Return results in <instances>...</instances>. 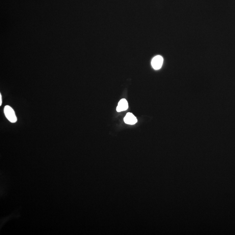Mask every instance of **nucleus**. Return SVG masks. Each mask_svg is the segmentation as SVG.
Segmentation results:
<instances>
[{
  "label": "nucleus",
  "instance_id": "obj_1",
  "mask_svg": "<svg viewBox=\"0 0 235 235\" xmlns=\"http://www.w3.org/2000/svg\"><path fill=\"white\" fill-rule=\"evenodd\" d=\"M4 113L7 119L12 123H15L17 121L14 110L10 106H6L4 109Z\"/></svg>",
  "mask_w": 235,
  "mask_h": 235
},
{
  "label": "nucleus",
  "instance_id": "obj_2",
  "mask_svg": "<svg viewBox=\"0 0 235 235\" xmlns=\"http://www.w3.org/2000/svg\"><path fill=\"white\" fill-rule=\"evenodd\" d=\"M163 59L160 56H156L152 61L151 64L152 67L155 70L160 69L163 65Z\"/></svg>",
  "mask_w": 235,
  "mask_h": 235
},
{
  "label": "nucleus",
  "instance_id": "obj_3",
  "mask_svg": "<svg viewBox=\"0 0 235 235\" xmlns=\"http://www.w3.org/2000/svg\"><path fill=\"white\" fill-rule=\"evenodd\" d=\"M124 121L127 124L131 125H135L138 121L135 115L130 112L127 113L125 117L124 118Z\"/></svg>",
  "mask_w": 235,
  "mask_h": 235
},
{
  "label": "nucleus",
  "instance_id": "obj_4",
  "mask_svg": "<svg viewBox=\"0 0 235 235\" xmlns=\"http://www.w3.org/2000/svg\"><path fill=\"white\" fill-rule=\"evenodd\" d=\"M129 108L128 103L126 100L123 98L121 100L118 102L116 110L117 112H122V111H126Z\"/></svg>",
  "mask_w": 235,
  "mask_h": 235
},
{
  "label": "nucleus",
  "instance_id": "obj_5",
  "mask_svg": "<svg viewBox=\"0 0 235 235\" xmlns=\"http://www.w3.org/2000/svg\"><path fill=\"white\" fill-rule=\"evenodd\" d=\"M2 95H1V94H0V106H2Z\"/></svg>",
  "mask_w": 235,
  "mask_h": 235
}]
</instances>
